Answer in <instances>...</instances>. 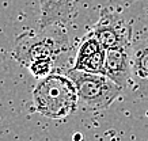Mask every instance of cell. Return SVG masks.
<instances>
[{"label":"cell","mask_w":148,"mask_h":141,"mask_svg":"<svg viewBox=\"0 0 148 141\" xmlns=\"http://www.w3.org/2000/svg\"><path fill=\"white\" fill-rule=\"evenodd\" d=\"M76 87L67 75L50 73L33 90L34 109L49 119H64L77 107Z\"/></svg>","instance_id":"cell-1"},{"label":"cell","mask_w":148,"mask_h":141,"mask_svg":"<svg viewBox=\"0 0 148 141\" xmlns=\"http://www.w3.org/2000/svg\"><path fill=\"white\" fill-rule=\"evenodd\" d=\"M68 35L64 31H25L15 38L12 56L21 65L29 68L41 61L53 63L68 49Z\"/></svg>","instance_id":"cell-2"},{"label":"cell","mask_w":148,"mask_h":141,"mask_svg":"<svg viewBox=\"0 0 148 141\" xmlns=\"http://www.w3.org/2000/svg\"><path fill=\"white\" fill-rule=\"evenodd\" d=\"M65 75L73 82L79 100L88 110L108 109L122 92L121 87L103 73H90L71 68Z\"/></svg>","instance_id":"cell-3"},{"label":"cell","mask_w":148,"mask_h":141,"mask_svg":"<svg viewBox=\"0 0 148 141\" xmlns=\"http://www.w3.org/2000/svg\"><path fill=\"white\" fill-rule=\"evenodd\" d=\"M91 34L101 42L105 49L129 46L132 44V26L113 8L105 7L101 11L98 22L91 30Z\"/></svg>","instance_id":"cell-4"},{"label":"cell","mask_w":148,"mask_h":141,"mask_svg":"<svg viewBox=\"0 0 148 141\" xmlns=\"http://www.w3.org/2000/svg\"><path fill=\"white\" fill-rule=\"evenodd\" d=\"M130 53V87L133 88L135 95L148 100V38H141L132 42Z\"/></svg>","instance_id":"cell-5"},{"label":"cell","mask_w":148,"mask_h":141,"mask_svg":"<svg viewBox=\"0 0 148 141\" xmlns=\"http://www.w3.org/2000/svg\"><path fill=\"white\" fill-rule=\"evenodd\" d=\"M130 44L129 46H120L106 49V59L103 67V75L117 83L122 90L130 86L132 65H130Z\"/></svg>","instance_id":"cell-6"},{"label":"cell","mask_w":148,"mask_h":141,"mask_svg":"<svg viewBox=\"0 0 148 141\" xmlns=\"http://www.w3.org/2000/svg\"><path fill=\"white\" fill-rule=\"evenodd\" d=\"M106 49L91 33L84 37L77 49L72 68L90 73H103Z\"/></svg>","instance_id":"cell-7"},{"label":"cell","mask_w":148,"mask_h":141,"mask_svg":"<svg viewBox=\"0 0 148 141\" xmlns=\"http://www.w3.org/2000/svg\"><path fill=\"white\" fill-rule=\"evenodd\" d=\"M77 0H41L40 27H68L72 22Z\"/></svg>","instance_id":"cell-8"}]
</instances>
